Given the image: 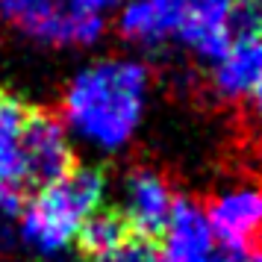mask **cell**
I'll return each mask as SVG.
<instances>
[{
  "label": "cell",
  "instance_id": "cell-1",
  "mask_svg": "<svg viewBox=\"0 0 262 262\" xmlns=\"http://www.w3.org/2000/svg\"><path fill=\"white\" fill-rule=\"evenodd\" d=\"M154 100L150 65L133 53L80 62L59 89V127L71 147L97 159L127 154L147 124Z\"/></svg>",
  "mask_w": 262,
  "mask_h": 262
},
{
  "label": "cell",
  "instance_id": "cell-2",
  "mask_svg": "<svg viewBox=\"0 0 262 262\" xmlns=\"http://www.w3.org/2000/svg\"><path fill=\"white\" fill-rule=\"evenodd\" d=\"M109 180L95 165H71L53 183L38 186L9 218L12 256L27 262H68L83 227L103 212Z\"/></svg>",
  "mask_w": 262,
  "mask_h": 262
},
{
  "label": "cell",
  "instance_id": "cell-3",
  "mask_svg": "<svg viewBox=\"0 0 262 262\" xmlns=\"http://www.w3.org/2000/svg\"><path fill=\"white\" fill-rule=\"evenodd\" d=\"M0 24L38 50H92L106 33V18L80 0H0Z\"/></svg>",
  "mask_w": 262,
  "mask_h": 262
},
{
  "label": "cell",
  "instance_id": "cell-4",
  "mask_svg": "<svg viewBox=\"0 0 262 262\" xmlns=\"http://www.w3.org/2000/svg\"><path fill=\"white\" fill-rule=\"evenodd\" d=\"M177 203L171 180L150 165L130 168L118 183V218L139 236L162 233L168 215Z\"/></svg>",
  "mask_w": 262,
  "mask_h": 262
},
{
  "label": "cell",
  "instance_id": "cell-5",
  "mask_svg": "<svg viewBox=\"0 0 262 262\" xmlns=\"http://www.w3.org/2000/svg\"><path fill=\"white\" fill-rule=\"evenodd\" d=\"M206 218L215 233L230 250L259 248L262 242V183L238 180L215 194L206 206Z\"/></svg>",
  "mask_w": 262,
  "mask_h": 262
},
{
  "label": "cell",
  "instance_id": "cell-6",
  "mask_svg": "<svg viewBox=\"0 0 262 262\" xmlns=\"http://www.w3.org/2000/svg\"><path fill=\"white\" fill-rule=\"evenodd\" d=\"M236 0H183L177 38L198 59L215 62L233 41Z\"/></svg>",
  "mask_w": 262,
  "mask_h": 262
},
{
  "label": "cell",
  "instance_id": "cell-7",
  "mask_svg": "<svg viewBox=\"0 0 262 262\" xmlns=\"http://www.w3.org/2000/svg\"><path fill=\"white\" fill-rule=\"evenodd\" d=\"M74 159V147L68 142L59 121L50 115L33 112L27 121L24 142H21V165H24V183L27 186H45L62 177Z\"/></svg>",
  "mask_w": 262,
  "mask_h": 262
},
{
  "label": "cell",
  "instance_id": "cell-8",
  "mask_svg": "<svg viewBox=\"0 0 262 262\" xmlns=\"http://www.w3.org/2000/svg\"><path fill=\"white\" fill-rule=\"evenodd\" d=\"M162 262H212L215 233L206 209L191 198H177L162 227Z\"/></svg>",
  "mask_w": 262,
  "mask_h": 262
},
{
  "label": "cell",
  "instance_id": "cell-9",
  "mask_svg": "<svg viewBox=\"0 0 262 262\" xmlns=\"http://www.w3.org/2000/svg\"><path fill=\"white\" fill-rule=\"evenodd\" d=\"M33 109L6 89H0V218L15 212L18 191L24 189L21 142Z\"/></svg>",
  "mask_w": 262,
  "mask_h": 262
},
{
  "label": "cell",
  "instance_id": "cell-10",
  "mask_svg": "<svg viewBox=\"0 0 262 262\" xmlns=\"http://www.w3.org/2000/svg\"><path fill=\"white\" fill-rule=\"evenodd\" d=\"M183 0H127L118 9V33L136 50H162L177 36Z\"/></svg>",
  "mask_w": 262,
  "mask_h": 262
},
{
  "label": "cell",
  "instance_id": "cell-11",
  "mask_svg": "<svg viewBox=\"0 0 262 262\" xmlns=\"http://www.w3.org/2000/svg\"><path fill=\"white\" fill-rule=\"evenodd\" d=\"M212 92L221 100H245L262 83V36H238L212 62Z\"/></svg>",
  "mask_w": 262,
  "mask_h": 262
},
{
  "label": "cell",
  "instance_id": "cell-12",
  "mask_svg": "<svg viewBox=\"0 0 262 262\" xmlns=\"http://www.w3.org/2000/svg\"><path fill=\"white\" fill-rule=\"evenodd\" d=\"M124 242H127V227H124V221L118 215L112 212H97L83 227V236H80V245L92 256H106L112 250H118Z\"/></svg>",
  "mask_w": 262,
  "mask_h": 262
},
{
  "label": "cell",
  "instance_id": "cell-13",
  "mask_svg": "<svg viewBox=\"0 0 262 262\" xmlns=\"http://www.w3.org/2000/svg\"><path fill=\"white\" fill-rule=\"evenodd\" d=\"M233 33L262 36V0H236L233 6Z\"/></svg>",
  "mask_w": 262,
  "mask_h": 262
},
{
  "label": "cell",
  "instance_id": "cell-14",
  "mask_svg": "<svg viewBox=\"0 0 262 262\" xmlns=\"http://www.w3.org/2000/svg\"><path fill=\"white\" fill-rule=\"evenodd\" d=\"M92 262H162V259L142 242H124L118 250H112L106 256H95Z\"/></svg>",
  "mask_w": 262,
  "mask_h": 262
},
{
  "label": "cell",
  "instance_id": "cell-15",
  "mask_svg": "<svg viewBox=\"0 0 262 262\" xmlns=\"http://www.w3.org/2000/svg\"><path fill=\"white\" fill-rule=\"evenodd\" d=\"M212 262H262V248H242V250H230L215 253Z\"/></svg>",
  "mask_w": 262,
  "mask_h": 262
},
{
  "label": "cell",
  "instance_id": "cell-16",
  "mask_svg": "<svg viewBox=\"0 0 262 262\" xmlns=\"http://www.w3.org/2000/svg\"><path fill=\"white\" fill-rule=\"evenodd\" d=\"M85 9H92V12H97V15H103L106 18V12L109 9H121L127 0H80Z\"/></svg>",
  "mask_w": 262,
  "mask_h": 262
},
{
  "label": "cell",
  "instance_id": "cell-17",
  "mask_svg": "<svg viewBox=\"0 0 262 262\" xmlns=\"http://www.w3.org/2000/svg\"><path fill=\"white\" fill-rule=\"evenodd\" d=\"M250 97H253V103H256V109L262 112V83L256 85V89H253V95H250Z\"/></svg>",
  "mask_w": 262,
  "mask_h": 262
}]
</instances>
